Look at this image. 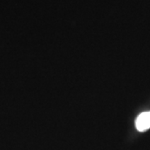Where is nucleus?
<instances>
[{
  "instance_id": "1",
  "label": "nucleus",
  "mask_w": 150,
  "mask_h": 150,
  "mask_svg": "<svg viewBox=\"0 0 150 150\" xmlns=\"http://www.w3.org/2000/svg\"><path fill=\"white\" fill-rule=\"evenodd\" d=\"M136 129L140 132H144L150 129V111L142 112L135 122Z\"/></svg>"
}]
</instances>
